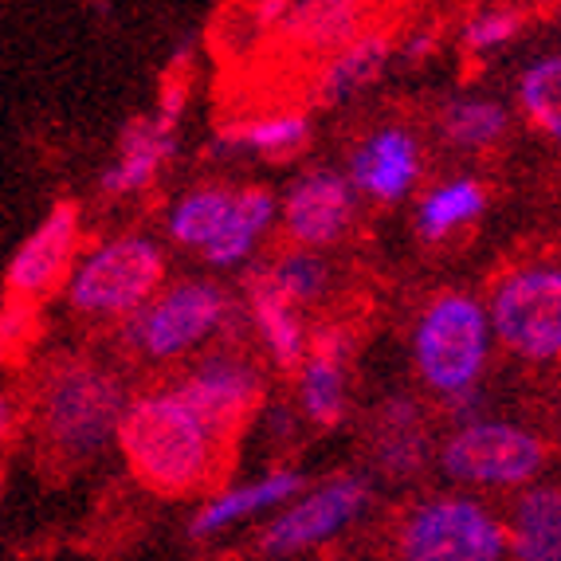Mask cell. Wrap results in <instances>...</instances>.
I'll use <instances>...</instances> for the list:
<instances>
[{
	"label": "cell",
	"instance_id": "f546056e",
	"mask_svg": "<svg viewBox=\"0 0 561 561\" xmlns=\"http://www.w3.org/2000/svg\"><path fill=\"white\" fill-rule=\"evenodd\" d=\"M518 32V12L511 9H486L463 24V47L468 51H491V47H503L506 39H515Z\"/></svg>",
	"mask_w": 561,
	"mask_h": 561
},
{
	"label": "cell",
	"instance_id": "7c38bea8",
	"mask_svg": "<svg viewBox=\"0 0 561 561\" xmlns=\"http://www.w3.org/2000/svg\"><path fill=\"white\" fill-rule=\"evenodd\" d=\"M354 213V185L334 169L302 173L283 197V225L290 240L307 248H327L346 232Z\"/></svg>",
	"mask_w": 561,
	"mask_h": 561
},
{
	"label": "cell",
	"instance_id": "4dcf8cb0",
	"mask_svg": "<svg viewBox=\"0 0 561 561\" xmlns=\"http://www.w3.org/2000/svg\"><path fill=\"white\" fill-rule=\"evenodd\" d=\"M16 424H20V404H16V397L0 389V448H4V444L12 440Z\"/></svg>",
	"mask_w": 561,
	"mask_h": 561
},
{
	"label": "cell",
	"instance_id": "3957f363",
	"mask_svg": "<svg viewBox=\"0 0 561 561\" xmlns=\"http://www.w3.org/2000/svg\"><path fill=\"white\" fill-rule=\"evenodd\" d=\"M165 255L150 236H114L79 255L64 290L71 310L91 319H134L158 299Z\"/></svg>",
	"mask_w": 561,
	"mask_h": 561
},
{
	"label": "cell",
	"instance_id": "6da1fadb",
	"mask_svg": "<svg viewBox=\"0 0 561 561\" xmlns=\"http://www.w3.org/2000/svg\"><path fill=\"white\" fill-rule=\"evenodd\" d=\"M118 444L126 468L153 495H188L216 476L220 440L178 397V389L141 393L126 404L118 424Z\"/></svg>",
	"mask_w": 561,
	"mask_h": 561
},
{
	"label": "cell",
	"instance_id": "52a82bcc",
	"mask_svg": "<svg viewBox=\"0 0 561 561\" xmlns=\"http://www.w3.org/2000/svg\"><path fill=\"white\" fill-rule=\"evenodd\" d=\"M440 463L456 483L523 486L546 468V444L511 421H471L444 444Z\"/></svg>",
	"mask_w": 561,
	"mask_h": 561
},
{
	"label": "cell",
	"instance_id": "9a60e30c",
	"mask_svg": "<svg viewBox=\"0 0 561 561\" xmlns=\"http://www.w3.org/2000/svg\"><path fill=\"white\" fill-rule=\"evenodd\" d=\"M302 491V476L299 471H272V476H260L252 483L228 486V491H216L197 515L188 534L193 538H213V534L228 530V526L243 523V518L263 515L272 506H283Z\"/></svg>",
	"mask_w": 561,
	"mask_h": 561
},
{
	"label": "cell",
	"instance_id": "e0dca14e",
	"mask_svg": "<svg viewBox=\"0 0 561 561\" xmlns=\"http://www.w3.org/2000/svg\"><path fill=\"white\" fill-rule=\"evenodd\" d=\"M506 550L518 561H561V483H538L518 499Z\"/></svg>",
	"mask_w": 561,
	"mask_h": 561
},
{
	"label": "cell",
	"instance_id": "603a6c76",
	"mask_svg": "<svg viewBox=\"0 0 561 561\" xmlns=\"http://www.w3.org/2000/svg\"><path fill=\"white\" fill-rule=\"evenodd\" d=\"M389 51H393L389 36H377V32L350 39V44L327 64V71H322V99L337 103V99H346V94L369 87L385 71V64H389Z\"/></svg>",
	"mask_w": 561,
	"mask_h": 561
},
{
	"label": "cell",
	"instance_id": "8fae6325",
	"mask_svg": "<svg viewBox=\"0 0 561 561\" xmlns=\"http://www.w3.org/2000/svg\"><path fill=\"white\" fill-rule=\"evenodd\" d=\"M173 389L216 432V440H225L252 416L255 401H260V374L240 357L216 354L205 357L188 377H181Z\"/></svg>",
	"mask_w": 561,
	"mask_h": 561
},
{
	"label": "cell",
	"instance_id": "30bf717a",
	"mask_svg": "<svg viewBox=\"0 0 561 561\" xmlns=\"http://www.w3.org/2000/svg\"><path fill=\"white\" fill-rule=\"evenodd\" d=\"M369 503V486L354 476L330 479V483L314 486L310 495L295 499L272 518V526L263 530L260 546L272 558H290V553L310 550V546L330 542L334 534H342Z\"/></svg>",
	"mask_w": 561,
	"mask_h": 561
},
{
	"label": "cell",
	"instance_id": "d4e9b609",
	"mask_svg": "<svg viewBox=\"0 0 561 561\" xmlns=\"http://www.w3.org/2000/svg\"><path fill=\"white\" fill-rule=\"evenodd\" d=\"M486 205V193L476 178H456L448 185L432 188L428 197H424L421 213H416V225L428 240H444L451 236L456 228L471 225Z\"/></svg>",
	"mask_w": 561,
	"mask_h": 561
},
{
	"label": "cell",
	"instance_id": "7402d4cb",
	"mask_svg": "<svg viewBox=\"0 0 561 561\" xmlns=\"http://www.w3.org/2000/svg\"><path fill=\"white\" fill-rule=\"evenodd\" d=\"M374 448L377 463L393 476H409L424 463V451H428V432H424L416 409L404 401L385 404L381 416H377L374 428Z\"/></svg>",
	"mask_w": 561,
	"mask_h": 561
},
{
	"label": "cell",
	"instance_id": "ba28073f",
	"mask_svg": "<svg viewBox=\"0 0 561 561\" xmlns=\"http://www.w3.org/2000/svg\"><path fill=\"white\" fill-rule=\"evenodd\" d=\"M228 314V299L213 283H178L130 319V342L153 362L197 350Z\"/></svg>",
	"mask_w": 561,
	"mask_h": 561
},
{
	"label": "cell",
	"instance_id": "cb8c5ba5",
	"mask_svg": "<svg viewBox=\"0 0 561 561\" xmlns=\"http://www.w3.org/2000/svg\"><path fill=\"white\" fill-rule=\"evenodd\" d=\"M228 213H232V193H225V188H197V193H185V197L173 205V213H169V236H173L181 248L208 252L216 243V236L225 232Z\"/></svg>",
	"mask_w": 561,
	"mask_h": 561
},
{
	"label": "cell",
	"instance_id": "8992f818",
	"mask_svg": "<svg viewBox=\"0 0 561 561\" xmlns=\"http://www.w3.org/2000/svg\"><path fill=\"white\" fill-rule=\"evenodd\" d=\"M491 337L523 362L561 357V267L538 263L506 275L486 307Z\"/></svg>",
	"mask_w": 561,
	"mask_h": 561
},
{
	"label": "cell",
	"instance_id": "5bb4252c",
	"mask_svg": "<svg viewBox=\"0 0 561 561\" xmlns=\"http://www.w3.org/2000/svg\"><path fill=\"white\" fill-rule=\"evenodd\" d=\"M173 126L150 114V118H134L126 130H122L118 158L106 165L103 173V193L106 197H130L138 188H146L161 173L169 158H173Z\"/></svg>",
	"mask_w": 561,
	"mask_h": 561
},
{
	"label": "cell",
	"instance_id": "ffe728a7",
	"mask_svg": "<svg viewBox=\"0 0 561 561\" xmlns=\"http://www.w3.org/2000/svg\"><path fill=\"white\" fill-rule=\"evenodd\" d=\"M275 220V197L267 188H240L232 193V213L225 220V232L216 236V243L205 252L213 267H236L255 252V243Z\"/></svg>",
	"mask_w": 561,
	"mask_h": 561
},
{
	"label": "cell",
	"instance_id": "d6986e66",
	"mask_svg": "<svg viewBox=\"0 0 561 561\" xmlns=\"http://www.w3.org/2000/svg\"><path fill=\"white\" fill-rule=\"evenodd\" d=\"M260 16L279 20L275 28L287 32L302 47H342L357 39V16L362 4H342V0H322V4H263Z\"/></svg>",
	"mask_w": 561,
	"mask_h": 561
},
{
	"label": "cell",
	"instance_id": "7a4b0ae2",
	"mask_svg": "<svg viewBox=\"0 0 561 561\" xmlns=\"http://www.w3.org/2000/svg\"><path fill=\"white\" fill-rule=\"evenodd\" d=\"M126 389L103 365L91 362H59L39 381L36 393V428L44 448L64 463L103 451L118 436Z\"/></svg>",
	"mask_w": 561,
	"mask_h": 561
},
{
	"label": "cell",
	"instance_id": "4316f807",
	"mask_svg": "<svg viewBox=\"0 0 561 561\" xmlns=\"http://www.w3.org/2000/svg\"><path fill=\"white\" fill-rule=\"evenodd\" d=\"M506 130V111L499 103H486V99H459L444 111V134H448L456 146H491Z\"/></svg>",
	"mask_w": 561,
	"mask_h": 561
},
{
	"label": "cell",
	"instance_id": "4fadbf2b",
	"mask_svg": "<svg viewBox=\"0 0 561 561\" xmlns=\"http://www.w3.org/2000/svg\"><path fill=\"white\" fill-rule=\"evenodd\" d=\"M421 173V150L404 130H377L350 161V185L377 201H401Z\"/></svg>",
	"mask_w": 561,
	"mask_h": 561
},
{
	"label": "cell",
	"instance_id": "f1b7e54d",
	"mask_svg": "<svg viewBox=\"0 0 561 561\" xmlns=\"http://www.w3.org/2000/svg\"><path fill=\"white\" fill-rule=\"evenodd\" d=\"M39 330V307L36 302L4 299L0 307V362H20L36 342Z\"/></svg>",
	"mask_w": 561,
	"mask_h": 561
},
{
	"label": "cell",
	"instance_id": "2e32d148",
	"mask_svg": "<svg viewBox=\"0 0 561 561\" xmlns=\"http://www.w3.org/2000/svg\"><path fill=\"white\" fill-rule=\"evenodd\" d=\"M299 401L314 424H337L346 412V334L327 330L314 337L299 365Z\"/></svg>",
	"mask_w": 561,
	"mask_h": 561
},
{
	"label": "cell",
	"instance_id": "1f68e13d",
	"mask_svg": "<svg viewBox=\"0 0 561 561\" xmlns=\"http://www.w3.org/2000/svg\"><path fill=\"white\" fill-rule=\"evenodd\" d=\"M428 51H432V36H428V32H424V36H412L409 39V56L412 59H424Z\"/></svg>",
	"mask_w": 561,
	"mask_h": 561
},
{
	"label": "cell",
	"instance_id": "9c48e42d",
	"mask_svg": "<svg viewBox=\"0 0 561 561\" xmlns=\"http://www.w3.org/2000/svg\"><path fill=\"white\" fill-rule=\"evenodd\" d=\"M79 240H83L79 205L76 201H56L51 213L12 252L9 267H4V295L39 307V299L64 287L67 275L76 272Z\"/></svg>",
	"mask_w": 561,
	"mask_h": 561
},
{
	"label": "cell",
	"instance_id": "ac0fdd59",
	"mask_svg": "<svg viewBox=\"0 0 561 561\" xmlns=\"http://www.w3.org/2000/svg\"><path fill=\"white\" fill-rule=\"evenodd\" d=\"M248 307H252V319L260 327L263 346L272 350L275 365H283V369L302 365V357H307V334H302L299 310L272 283L267 267L248 275Z\"/></svg>",
	"mask_w": 561,
	"mask_h": 561
},
{
	"label": "cell",
	"instance_id": "83f0119b",
	"mask_svg": "<svg viewBox=\"0 0 561 561\" xmlns=\"http://www.w3.org/2000/svg\"><path fill=\"white\" fill-rule=\"evenodd\" d=\"M267 275H272V283L295 302V307H299V302H310L314 295H322V287H327V263L310 252L283 255L279 263L267 267Z\"/></svg>",
	"mask_w": 561,
	"mask_h": 561
},
{
	"label": "cell",
	"instance_id": "277c9868",
	"mask_svg": "<svg viewBox=\"0 0 561 561\" xmlns=\"http://www.w3.org/2000/svg\"><path fill=\"white\" fill-rule=\"evenodd\" d=\"M486 354H491V322L483 302H476L471 295H440L424 307L412 334V357L436 393H471Z\"/></svg>",
	"mask_w": 561,
	"mask_h": 561
},
{
	"label": "cell",
	"instance_id": "44dd1931",
	"mask_svg": "<svg viewBox=\"0 0 561 561\" xmlns=\"http://www.w3.org/2000/svg\"><path fill=\"white\" fill-rule=\"evenodd\" d=\"M310 138V122L299 111H279L263 114V118H243L232 122L228 130H220L216 150H248L263 153V158H290L299 153Z\"/></svg>",
	"mask_w": 561,
	"mask_h": 561
},
{
	"label": "cell",
	"instance_id": "5b68a950",
	"mask_svg": "<svg viewBox=\"0 0 561 561\" xmlns=\"http://www.w3.org/2000/svg\"><path fill=\"white\" fill-rule=\"evenodd\" d=\"M401 561H503L506 526L468 495H440L409 511L397 534Z\"/></svg>",
	"mask_w": 561,
	"mask_h": 561
},
{
	"label": "cell",
	"instance_id": "484cf974",
	"mask_svg": "<svg viewBox=\"0 0 561 561\" xmlns=\"http://www.w3.org/2000/svg\"><path fill=\"white\" fill-rule=\"evenodd\" d=\"M518 103L526 118L561 146V56H546L526 67L518 79Z\"/></svg>",
	"mask_w": 561,
	"mask_h": 561
}]
</instances>
